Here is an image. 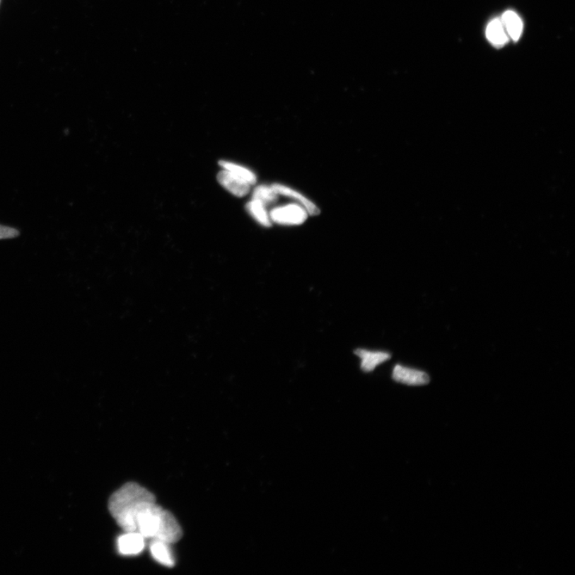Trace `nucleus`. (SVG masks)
Wrapping results in <instances>:
<instances>
[{
    "label": "nucleus",
    "instance_id": "6e6552de",
    "mask_svg": "<svg viewBox=\"0 0 575 575\" xmlns=\"http://www.w3.org/2000/svg\"><path fill=\"white\" fill-rule=\"evenodd\" d=\"M354 354L361 358V368L366 373L373 372L380 364L390 360L391 355L386 352L369 351L366 349H358Z\"/></svg>",
    "mask_w": 575,
    "mask_h": 575
},
{
    "label": "nucleus",
    "instance_id": "9d476101",
    "mask_svg": "<svg viewBox=\"0 0 575 575\" xmlns=\"http://www.w3.org/2000/svg\"><path fill=\"white\" fill-rule=\"evenodd\" d=\"M486 35L492 45L497 47H503L508 42L509 36L506 32L504 23L501 18L492 21L486 30Z\"/></svg>",
    "mask_w": 575,
    "mask_h": 575
},
{
    "label": "nucleus",
    "instance_id": "f03ea898",
    "mask_svg": "<svg viewBox=\"0 0 575 575\" xmlns=\"http://www.w3.org/2000/svg\"><path fill=\"white\" fill-rule=\"evenodd\" d=\"M135 531L146 540L175 543L181 540L182 529L168 511L153 503L142 510L135 519Z\"/></svg>",
    "mask_w": 575,
    "mask_h": 575
},
{
    "label": "nucleus",
    "instance_id": "4468645a",
    "mask_svg": "<svg viewBox=\"0 0 575 575\" xmlns=\"http://www.w3.org/2000/svg\"><path fill=\"white\" fill-rule=\"evenodd\" d=\"M278 195L272 185H260L253 190L252 199L262 202L267 207L278 201Z\"/></svg>",
    "mask_w": 575,
    "mask_h": 575
},
{
    "label": "nucleus",
    "instance_id": "20e7f679",
    "mask_svg": "<svg viewBox=\"0 0 575 575\" xmlns=\"http://www.w3.org/2000/svg\"><path fill=\"white\" fill-rule=\"evenodd\" d=\"M145 538L137 531H125L117 541V552L124 556L138 555L146 547Z\"/></svg>",
    "mask_w": 575,
    "mask_h": 575
},
{
    "label": "nucleus",
    "instance_id": "1a4fd4ad",
    "mask_svg": "<svg viewBox=\"0 0 575 575\" xmlns=\"http://www.w3.org/2000/svg\"><path fill=\"white\" fill-rule=\"evenodd\" d=\"M170 544L160 540H152L150 546L153 558L158 564L167 567H173L175 564L174 554H173Z\"/></svg>",
    "mask_w": 575,
    "mask_h": 575
},
{
    "label": "nucleus",
    "instance_id": "f8f14e48",
    "mask_svg": "<svg viewBox=\"0 0 575 575\" xmlns=\"http://www.w3.org/2000/svg\"><path fill=\"white\" fill-rule=\"evenodd\" d=\"M506 33L510 38L514 41H518L523 33V24L521 17L516 12L512 11H506L501 18Z\"/></svg>",
    "mask_w": 575,
    "mask_h": 575
},
{
    "label": "nucleus",
    "instance_id": "dca6fc26",
    "mask_svg": "<svg viewBox=\"0 0 575 575\" xmlns=\"http://www.w3.org/2000/svg\"><path fill=\"white\" fill-rule=\"evenodd\" d=\"M0 1H1V0H0Z\"/></svg>",
    "mask_w": 575,
    "mask_h": 575
},
{
    "label": "nucleus",
    "instance_id": "ddd939ff",
    "mask_svg": "<svg viewBox=\"0 0 575 575\" xmlns=\"http://www.w3.org/2000/svg\"><path fill=\"white\" fill-rule=\"evenodd\" d=\"M220 165L224 170L233 173L235 175L244 179L245 181L250 183L251 185H255L257 181V175L251 170L246 168V167L231 163L226 161H221Z\"/></svg>",
    "mask_w": 575,
    "mask_h": 575
},
{
    "label": "nucleus",
    "instance_id": "423d86ee",
    "mask_svg": "<svg viewBox=\"0 0 575 575\" xmlns=\"http://www.w3.org/2000/svg\"><path fill=\"white\" fill-rule=\"evenodd\" d=\"M271 185L278 195L288 197L304 207L309 216H317L320 214V210L316 204L302 194L301 192L281 183H274Z\"/></svg>",
    "mask_w": 575,
    "mask_h": 575
},
{
    "label": "nucleus",
    "instance_id": "39448f33",
    "mask_svg": "<svg viewBox=\"0 0 575 575\" xmlns=\"http://www.w3.org/2000/svg\"><path fill=\"white\" fill-rule=\"evenodd\" d=\"M393 379L410 386L425 385L430 381L429 376L423 371L402 366L400 364L393 368Z\"/></svg>",
    "mask_w": 575,
    "mask_h": 575
},
{
    "label": "nucleus",
    "instance_id": "f257e3e1",
    "mask_svg": "<svg viewBox=\"0 0 575 575\" xmlns=\"http://www.w3.org/2000/svg\"><path fill=\"white\" fill-rule=\"evenodd\" d=\"M153 503H156V499L151 492L139 484L129 482L111 496L109 510L123 530L135 531L136 517Z\"/></svg>",
    "mask_w": 575,
    "mask_h": 575
},
{
    "label": "nucleus",
    "instance_id": "0eeeda50",
    "mask_svg": "<svg viewBox=\"0 0 575 575\" xmlns=\"http://www.w3.org/2000/svg\"><path fill=\"white\" fill-rule=\"evenodd\" d=\"M218 180L222 187L235 196L242 197L250 193L251 185L230 171L221 170Z\"/></svg>",
    "mask_w": 575,
    "mask_h": 575
},
{
    "label": "nucleus",
    "instance_id": "7ed1b4c3",
    "mask_svg": "<svg viewBox=\"0 0 575 575\" xmlns=\"http://www.w3.org/2000/svg\"><path fill=\"white\" fill-rule=\"evenodd\" d=\"M269 215L273 224L283 226L304 224L309 216L305 207L296 202L277 206L271 209Z\"/></svg>",
    "mask_w": 575,
    "mask_h": 575
},
{
    "label": "nucleus",
    "instance_id": "9b49d317",
    "mask_svg": "<svg viewBox=\"0 0 575 575\" xmlns=\"http://www.w3.org/2000/svg\"><path fill=\"white\" fill-rule=\"evenodd\" d=\"M246 209L251 217L260 225L265 228H270L273 226L267 207L264 205L262 202L252 199L247 203Z\"/></svg>",
    "mask_w": 575,
    "mask_h": 575
},
{
    "label": "nucleus",
    "instance_id": "2eb2a0df",
    "mask_svg": "<svg viewBox=\"0 0 575 575\" xmlns=\"http://www.w3.org/2000/svg\"><path fill=\"white\" fill-rule=\"evenodd\" d=\"M20 234L15 228L0 225V240L15 238Z\"/></svg>",
    "mask_w": 575,
    "mask_h": 575
}]
</instances>
